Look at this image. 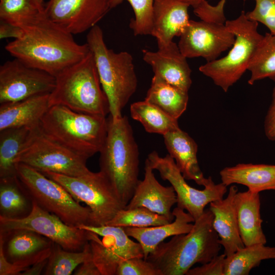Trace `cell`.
Wrapping results in <instances>:
<instances>
[{
  "mask_svg": "<svg viewBox=\"0 0 275 275\" xmlns=\"http://www.w3.org/2000/svg\"><path fill=\"white\" fill-rule=\"evenodd\" d=\"M222 183L227 186L233 183L246 186L253 193L275 190V165L239 163L219 172Z\"/></svg>",
  "mask_w": 275,
  "mask_h": 275,
  "instance_id": "484cf974",
  "label": "cell"
},
{
  "mask_svg": "<svg viewBox=\"0 0 275 275\" xmlns=\"http://www.w3.org/2000/svg\"><path fill=\"white\" fill-rule=\"evenodd\" d=\"M189 7L179 0H154L150 35L156 39L158 47L181 35L190 21Z\"/></svg>",
  "mask_w": 275,
  "mask_h": 275,
  "instance_id": "ffe728a7",
  "label": "cell"
},
{
  "mask_svg": "<svg viewBox=\"0 0 275 275\" xmlns=\"http://www.w3.org/2000/svg\"><path fill=\"white\" fill-rule=\"evenodd\" d=\"M124 1L129 3L134 13V18L129 23L133 35L136 36L150 35L154 0H109L111 9Z\"/></svg>",
  "mask_w": 275,
  "mask_h": 275,
  "instance_id": "e575fe53",
  "label": "cell"
},
{
  "mask_svg": "<svg viewBox=\"0 0 275 275\" xmlns=\"http://www.w3.org/2000/svg\"><path fill=\"white\" fill-rule=\"evenodd\" d=\"M145 100L178 119L186 109L188 92L153 76Z\"/></svg>",
  "mask_w": 275,
  "mask_h": 275,
  "instance_id": "83f0119b",
  "label": "cell"
},
{
  "mask_svg": "<svg viewBox=\"0 0 275 275\" xmlns=\"http://www.w3.org/2000/svg\"><path fill=\"white\" fill-rule=\"evenodd\" d=\"M39 125L31 129L16 163H23L41 172L72 177L80 176L90 171L86 165L87 159L49 138Z\"/></svg>",
  "mask_w": 275,
  "mask_h": 275,
  "instance_id": "30bf717a",
  "label": "cell"
},
{
  "mask_svg": "<svg viewBox=\"0 0 275 275\" xmlns=\"http://www.w3.org/2000/svg\"><path fill=\"white\" fill-rule=\"evenodd\" d=\"M213 214L205 209L187 233L160 243L148 256L161 275H184L196 263H206L219 255L221 244L213 227Z\"/></svg>",
  "mask_w": 275,
  "mask_h": 275,
  "instance_id": "7a4b0ae2",
  "label": "cell"
},
{
  "mask_svg": "<svg viewBox=\"0 0 275 275\" xmlns=\"http://www.w3.org/2000/svg\"><path fill=\"white\" fill-rule=\"evenodd\" d=\"M32 128L13 127L0 130V178L16 175L15 160Z\"/></svg>",
  "mask_w": 275,
  "mask_h": 275,
  "instance_id": "f1b7e54d",
  "label": "cell"
},
{
  "mask_svg": "<svg viewBox=\"0 0 275 275\" xmlns=\"http://www.w3.org/2000/svg\"><path fill=\"white\" fill-rule=\"evenodd\" d=\"M39 126L49 138L88 159L103 147L107 119L54 105L42 118Z\"/></svg>",
  "mask_w": 275,
  "mask_h": 275,
  "instance_id": "277c9868",
  "label": "cell"
},
{
  "mask_svg": "<svg viewBox=\"0 0 275 275\" xmlns=\"http://www.w3.org/2000/svg\"><path fill=\"white\" fill-rule=\"evenodd\" d=\"M264 129L266 136L275 141V85L272 93V100L264 120Z\"/></svg>",
  "mask_w": 275,
  "mask_h": 275,
  "instance_id": "60d3db41",
  "label": "cell"
},
{
  "mask_svg": "<svg viewBox=\"0 0 275 275\" xmlns=\"http://www.w3.org/2000/svg\"><path fill=\"white\" fill-rule=\"evenodd\" d=\"M116 275H161L149 261L142 257H133L119 265Z\"/></svg>",
  "mask_w": 275,
  "mask_h": 275,
  "instance_id": "74e56055",
  "label": "cell"
},
{
  "mask_svg": "<svg viewBox=\"0 0 275 275\" xmlns=\"http://www.w3.org/2000/svg\"><path fill=\"white\" fill-rule=\"evenodd\" d=\"M55 85V76L18 59L7 61L0 66L1 104L50 94Z\"/></svg>",
  "mask_w": 275,
  "mask_h": 275,
  "instance_id": "5bb4252c",
  "label": "cell"
},
{
  "mask_svg": "<svg viewBox=\"0 0 275 275\" xmlns=\"http://www.w3.org/2000/svg\"><path fill=\"white\" fill-rule=\"evenodd\" d=\"M237 192V187L232 185L226 198L209 204V209L213 214V227L218 234L226 257L244 246L239 233L235 205Z\"/></svg>",
  "mask_w": 275,
  "mask_h": 275,
  "instance_id": "44dd1931",
  "label": "cell"
},
{
  "mask_svg": "<svg viewBox=\"0 0 275 275\" xmlns=\"http://www.w3.org/2000/svg\"><path fill=\"white\" fill-rule=\"evenodd\" d=\"M172 212L175 219L167 224L147 227H124L126 234L141 244L145 260L168 237L186 234L192 229L194 224L191 223L195 222V219L188 212L177 206Z\"/></svg>",
  "mask_w": 275,
  "mask_h": 275,
  "instance_id": "603a6c76",
  "label": "cell"
},
{
  "mask_svg": "<svg viewBox=\"0 0 275 275\" xmlns=\"http://www.w3.org/2000/svg\"><path fill=\"white\" fill-rule=\"evenodd\" d=\"M226 2L220 0L215 6H212L205 1L194 8V12L201 20L224 23L227 20L224 13Z\"/></svg>",
  "mask_w": 275,
  "mask_h": 275,
  "instance_id": "f35d334b",
  "label": "cell"
},
{
  "mask_svg": "<svg viewBox=\"0 0 275 275\" xmlns=\"http://www.w3.org/2000/svg\"><path fill=\"white\" fill-rule=\"evenodd\" d=\"M74 275H101L94 263L92 255L80 264L75 269Z\"/></svg>",
  "mask_w": 275,
  "mask_h": 275,
  "instance_id": "7bdbcfd3",
  "label": "cell"
},
{
  "mask_svg": "<svg viewBox=\"0 0 275 275\" xmlns=\"http://www.w3.org/2000/svg\"><path fill=\"white\" fill-rule=\"evenodd\" d=\"M48 259L38 262L23 271L21 275H38L44 270Z\"/></svg>",
  "mask_w": 275,
  "mask_h": 275,
  "instance_id": "ee69618b",
  "label": "cell"
},
{
  "mask_svg": "<svg viewBox=\"0 0 275 275\" xmlns=\"http://www.w3.org/2000/svg\"><path fill=\"white\" fill-rule=\"evenodd\" d=\"M99 157L100 171L109 181L126 206L140 181L139 151L126 116L107 119V132Z\"/></svg>",
  "mask_w": 275,
  "mask_h": 275,
  "instance_id": "3957f363",
  "label": "cell"
},
{
  "mask_svg": "<svg viewBox=\"0 0 275 275\" xmlns=\"http://www.w3.org/2000/svg\"><path fill=\"white\" fill-rule=\"evenodd\" d=\"M171 222L163 215L140 207L121 209L105 225L122 227H147L162 225Z\"/></svg>",
  "mask_w": 275,
  "mask_h": 275,
  "instance_id": "836d02e7",
  "label": "cell"
},
{
  "mask_svg": "<svg viewBox=\"0 0 275 275\" xmlns=\"http://www.w3.org/2000/svg\"><path fill=\"white\" fill-rule=\"evenodd\" d=\"M130 111L131 118L140 122L149 133L163 135L180 129L178 119L145 100L132 103Z\"/></svg>",
  "mask_w": 275,
  "mask_h": 275,
  "instance_id": "f546056e",
  "label": "cell"
},
{
  "mask_svg": "<svg viewBox=\"0 0 275 275\" xmlns=\"http://www.w3.org/2000/svg\"><path fill=\"white\" fill-rule=\"evenodd\" d=\"M143 59L149 65L154 76L188 92L192 80L187 59L174 41L156 51L142 50Z\"/></svg>",
  "mask_w": 275,
  "mask_h": 275,
  "instance_id": "ac0fdd59",
  "label": "cell"
},
{
  "mask_svg": "<svg viewBox=\"0 0 275 275\" xmlns=\"http://www.w3.org/2000/svg\"><path fill=\"white\" fill-rule=\"evenodd\" d=\"M226 256L218 255L210 261L193 268H190L186 275H224Z\"/></svg>",
  "mask_w": 275,
  "mask_h": 275,
  "instance_id": "ab89813d",
  "label": "cell"
},
{
  "mask_svg": "<svg viewBox=\"0 0 275 275\" xmlns=\"http://www.w3.org/2000/svg\"><path fill=\"white\" fill-rule=\"evenodd\" d=\"M78 227L89 232L92 258L101 275H116L122 261L133 257L144 258L141 244L129 238L124 227L87 225Z\"/></svg>",
  "mask_w": 275,
  "mask_h": 275,
  "instance_id": "7c38bea8",
  "label": "cell"
},
{
  "mask_svg": "<svg viewBox=\"0 0 275 275\" xmlns=\"http://www.w3.org/2000/svg\"><path fill=\"white\" fill-rule=\"evenodd\" d=\"M182 2H183L189 6H191L193 8L200 5L202 3L207 1L208 0H179Z\"/></svg>",
  "mask_w": 275,
  "mask_h": 275,
  "instance_id": "f6af8a7d",
  "label": "cell"
},
{
  "mask_svg": "<svg viewBox=\"0 0 275 275\" xmlns=\"http://www.w3.org/2000/svg\"><path fill=\"white\" fill-rule=\"evenodd\" d=\"M32 1L40 10H43L44 9V0H32Z\"/></svg>",
  "mask_w": 275,
  "mask_h": 275,
  "instance_id": "bcb514c9",
  "label": "cell"
},
{
  "mask_svg": "<svg viewBox=\"0 0 275 275\" xmlns=\"http://www.w3.org/2000/svg\"><path fill=\"white\" fill-rule=\"evenodd\" d=\"M146 162L159 172L162 180L170 182L176 194L177 206L188 212L195 221L202 216L207 205L223 199L227 191L226 185L223 183L215 184L210 176L204 189L191 187L186 182L169 154L161 157L154 151L148 154Z\"/></svg>",
  "mask_w": 275,
  "mask_h": 275,
  "instance_id": "8fae6325",
  "label": "cell"
},
{
  "mask_svg": "<svg viewBox=\"0 0 275 275\" xmlns=\"http://www.w3.org/2000/svg\"><path fill=\"white\" fill-rule=\"evenodd\" d=\"M254 9L245 13L247 18L260 22L267 27L270 33L275 36V0H254Z\"/></svg>",
  "mask_w": 275,
  "mask_h": 275,
  "instance_id": "8d00e7d4",
  "label": "cell"
},
{
  "mask_svg": "<svg viewBox=\"0 0 275 275\" xmlns=\"http://www.w3.org/2000/svg\"><path fill=\"white\" fill-rule=\"evenodd\" d=\"M250 85L259 80L269 78L275 82V36L266 33L250 63Z\"/></svg>",
  "mask_w": 275,
  "mask_h": 275,
  "instance_id": "1f68e13d",
  "label": "cell"
},
{
  "mask_svg": "<svg viewBox=\"0 0 275 275\" xmlns=\"http://www.w3.org/2000/svg\"><path fill=\"white\" fill-rule=\"evenodd\" d=\"M178 43L186 58H203L207 62L217 59L230 48L235 38L225 23L190 20Z\"/></svg>",
  "mask_w": 275,
  "mask_h": 275,
  "instance_id": "9a60e30c",
  "label": "cell"
},
{
  "mask_svg": "<svg viewBox=\"0 0 275 275\" xmlns=\"http://www.w3.org/2000/svg\"><path fill=\"white\" fill-rule=\"evenodd\" d=\"M110 9L109 0H50L44 11L49 19L73 35L97 25Z\"/></svg>",
  "mask_w": 275,
  "mask_h": 275,
  "instance_id": "2e32d148",
  "label": "cell"
},
{
  "mask_svg": "<svg viewBox=\"0 0 275 275\" xmlns=\"http://www.w3.org/2000/svg\"><path fill=\"white\" fill-rule=\"evenodd\" d=\"M166 147L170 156L186 180H191L205 186L209 177H204L197 159L198 145L187 133L180 128L163 135Z\"/></svg>",
  "mask_w": 275,
  "mask_h": 275,
  "instance_id": "7402d4cb",
  "label": "cell"
},
{
  "mask_svg": "<svg viewBox=\"0 0 275 275\" xmlns=\"http://www.w3.org/2000/svg\"><path fill=\"white\" fill-rule=\"evenodd\" d=\"M0 20L1 39L12 38L15 40L22 36L23 30L21 27L8 22Z\"/></svg>",
  "mask_w": 275,
  "mask_h": 275,
  "instance_id": "b9f144b4",
  "label": "cell"
},
{
  "mask_svg": "<svg viewBox=\"0 0 275 275\" xmlns=\"http://www.w3.org/2000/svg\"><path fill=\"white\" fill-rule=\"evenodd\" d=\"M16 175L33 201L44 210L74 227L90 225L91 210L81 205L61 184L41 172L21 163L16 164Z\"/></svg>",
  "mask_w": 275,
  "mask_h": 275,
  "instance_id": "ba28073f",
  "label": "cell"
},
{
  "mask_svg": "<svg viewBox=\"0 0 275 275\" xmlns=\"http://www.w3.org/2000/svg\"><path fill=\"white\" fill-rule=\"evenodd\" d=\"M61 184L78 202H84L91 210V226L105 225L123 208L112 184L101 172L72 177L51 172H41Z\"/></svg>",
  "mask_w": 275,
  "mask_h": 275,
  "instance_id": "9c48e42d",
  "label": "cell"
},
{
  "mask_svg": "<svg viewBox=\"0 0 275 275\" xmlns=\"http://www.w3.org/2000/svg\"><path fill=\"white\" fill-rule=\"evenodd\" d=\"M54 243L48 238L27 229L0 232V245L4 255L16 265L19 275L35 263L48 259Z\"/></svg>",
  "mask_w": 275,
  "mask_h": 275,
  "instance_id": "e0dca14e",
  "label": "cell"
},
{
  "mask_svg": "<svg viewBox=\"0 0 275 275\" xmlns=\"http://www.w3.org/2000/svg\"><path fill=\"white\" fill-rule=\"evenodd\" d=\"M55 77V87L49 94L50 107L61 105L75 112L104 117L110 113L91 51Z\"/></svg>",
  "mask_w": 275,
  "mask_h": 275,
  "instance_id": "8992f818",
  "label": "cell"
},
{
  "mask_svg": "<svg viewBox=\"0 0 275 275\" xmlns=\"http://www.w3.org/2000/svg\"><path fill=\"white\" fill-rule=\"evenodd\" d=\"M33 206V200L17 175L0 178V217L24 218Z\"/></svg>",
  "mask_w": 275,
  "mask_h": 275,
  "instance_id": "4316f807",
  "label": "cell"
},
{
  "mask_svg": "<svg viewBox=\"0 0 275 275\" xmlns=\"http://www.w3.org/2000/svg\"><path fill=\"white\" fill-rule=\"evenodd\" d=\"M235 205L239 233L244 246L265 244L266 239L262 228L259 193L249 190L238 191Z\"/></svg>",
  "mask_w": 275,
  "mask_h": 275,
  "instance_id": "cb8c5ba5",
  "label": "cell"
},
{
  "mask_svg": "<svg viewBox=\"0 0 275 275\" xmlns=\"http://www.w3.org/2000/svg\"><path fill=\"white\" fill-rule=\"evenodd\" d=\"M43 11L32 0H0V20L19 26Z\"/></svg>",
  "mask_w": 275,
  "mask_h": 275,
  "instance_id": "d590c367",
  "label": "cell"
},
{
  "mask_svg": "<svg viewBox=\"0 0 275 275\" xmlns=\"http://www.w3.org/2000/svg\"><path fill=\"white\" fill-rule=\"evenodd\" d=\"M19 26L22 36L8 43L6 50L14 58L54 76L90 51L87 43L76 42L73 34L49 19L44 11Z\"/></svg>",
  "mask_w": 275,
  "mask_h": 275,
  "instance_id": "6da1fadb",
  "label": "cell"
},
{
  "mask_svg": "<svg viewBox=\"0 0 275 275\" xmlns=\"http://www.w3.org/2000/svg\"><path fill=\"white\" fill-rule=\"evenodd\" d=\"M92 256L90 244L88 241L82 251L66 250L54 243L43 274L45 275H70L74 270Z\"/></svg>",
  "mask_w": 275,
  "mask_h": 275,
  "instance_id": "d6a6232c",
  "label": "cell"
},
{
  "mask_svg": "<svg viewBox=\"0 0 275 275\" xmlns=\"http://www.w3.org/2000/svg\"><path fill=\"white\" fill-rule=\"evenodd\" d=\"M275 259V247L264 244L244 246L225 261L224 275H248L251 270L266 259Z\"/></svg>",
  "mask_w": 275,
  "mask_h": 275,
  "instance_id": "4dcf8cb0",
  "label": "cell"
},
{
  "mask_svg": "<svg viewBox=\"0 0 275 275\" xmlns=\"http://www.w3.org/2000/svg\"><path fill=\"white\" fill-rule=\"evenodd\" d=\"M92 53L100 81L108 99L110 116L113 119L122 117V112L138 87L133 59L128 52H115L104 41L101 28L96 25L87 35V42Z\"/></svg>",
  "mask_w": 275,
  "mask_h": 275,
  "instance_id": "5b68a950",
  "label": "cell"
},
{
  "mask_svg": "<svg viewBox=\"0 0 275 275\" xmlns=\"http://www.w3.org/2000/svg\"><path fill=\"white\" fill-rule=\"evenodd\" d=\"M18 229L37 232L70 251H82L89 239V231L66 224L34 201L31 213L24 218L10 219L0 217V232Z\"/></svg>",
  "mask_w": 275,
  "mask_h": 275,
  "instance_id": "4fadbf2b",
  "label": "cell"
},
{
  "mask_svg": "<svg viewBox=\"0 0 275 275\" xmlns=\"http://www.w3.org/2000/svg\"><path fill=\"white\" fill-rule=\"evenodd\" d=\"M225 24L235 36L228 54L199 67V71L227 92L248 70L250 63L263 35L258 30V22L249 19L244 11Z\"/></svg>",
  "mask_w": 275,
  "mask_h": 275,
  "instance_id": "52a82bcc",
  "label": "cell"
},
{
  "mask_svg": "<svg viewBox=\"0 0 275 275\" xmlns=\"http://www.w3.org/2000/svg\"><path fill=\"white\" fill-rule=\"evenodd\" d=\"M144 169V179L139 181L133 196L125 208L145 207L173 222L175 216L171 208L177 203L173 187L171 185H162L156 179L154 170L146 161Z\"/></svg>",
  "mask_w": 275,
  "mask_h": 275,
  "instance_id": "d6986e66",
  "label": "cell"
},
{
  "mask_svg": "<svg viewBox=\"0 0 275 275\" xmlns=\"http://www.w3.org/2000/svg\"><path fill=\"white\" fill-rule=\"evenodd\" d=\"M49 94L36 95L15 102L1 104L0 130L8 128H33L50 107Z\"/></svg>",
  "mask_w": 275,
  "mask_h": 275,
  "instance_id": "d4e9b609",
  "label": "cell"
}]
</instances>
